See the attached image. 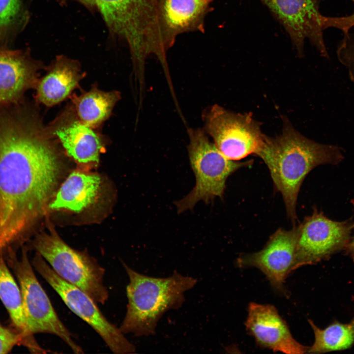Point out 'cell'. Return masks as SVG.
Segmentation results:
<instances>
[{
    "instance_id": "6da1fadb",
    "label": "cell",
    "mask_w": 354,
    "mask_h": 354,
    "mask_svg": "<svg viewBox=\"0 0 354 354\" xmlns=\"http://www.w3.org/2000/svg\"><path fill=\"white\" fill-rule=\"evenodd\" d=\"M35 106L0 105V256L17 253L44 214L62 166Z\"/></svg>"
},
{
    "instance_id": "7a4b0ae2",
    "label": "cell",
    "mask_w": 354,
    "mask_h": 354,
    "mask_svg": "<svg viewBox=\"0 0 354 354\" xmlns=\"http://www.w3.org/2000/svg\"><path fill=\"white\" fill-rule=\"evenodd\" d=\"M256 155L265 163L275 189L282 194L288 217L296 220L297 198L306 175L321 165H337L344 159L338 147L320 144L304 137L286 118L279 135L266 136Z\"/></svg>"
},
{
    "instance_id": "3957f363",
    "label": "cell",
    "mask_w": 354,
    "mask_h": 354,
    "mask_svg": "<svg viewBox=\"0 0 354 354\" xmlns=\"http://www.w3.org/2000/svg\"><path fill=\"white\" fill-rule=\"evenodd\" d=\"M109 31L127 44L135 76L143 84L148 56H156L166 77L170 76L166 59L169 49L159 19V0H95Z\"/></svg>"
},
{
    "instance_id": "277c9868",
    "label": "cell",
    "mask_w": 354,
    "mask_h": 354,
    "mask_svg": "<svg viewBox=\"0 0 354 354\" xmlns=\"http://www.w3.org/2000/svg\"><path fill=\"white\" fill-rule=\"evenodd\" d=\"M122 265L128 278L126 312L119 328L123 334L135 336L154 335L159 320L167 311L180 308L185 293L192 289L197 280L174 271L166 278L148 276Z\"/></svg>"
},
{
    "instance_id": "5b68a950",
    "label": "cell",
    "mask_w": 354,
    "mask_h": 354,
    "mask_svg": "<svg viewBox=\"0 0 354 354\" xmlns=\"http://www.w3.org/2000/svg\"><path fill=\"white\" fill-rule=\"evenodd\" d=\"M187 133L188 156L196 184L187 196L175 202L178 213L192 209L200 201L208 204L216 197L222 198L228 177L253 162H236L227 158L209 141L203 129L188 128Z\"/></svg>"
},
{
    "instance_id": "8992f818",
    "label": "cell",
    "mask_w": 354,
    "mask_h": 354,
    "mask_svg": "<svg viewBox=\"0 0 354 354\" xmlns=\"http://www.w3.org/2000/svg\"><path fill=\"white\" fill-rule=\"evenodd\" d=\"M30 248L60 277L83 290L96 303L104 304L107 300L105 269L87 253L72 248L55 232L38 235L31 242Z\"/></svg>"
},
{
    "instance_id": "52a82bcc",
    "label": "cell",
    "mask_w": 354,
    "mask_h": 354,
    "mask_svg": "<svg viewBox=\"0 0 354 354\" xmlns=\"http://www.w3.org/2000/svg\"><path fill=\"white\" fill-rule=\"evenodd\" d=\"M283 26L299 56L303 54L308 39L321 55L328 56L324 32L328 28L345 32L354 26V16L328 17L322 15L317 0H261Z\"/></svg>"
},
{
    "instance_id": "ba28073f",
    "label": "cell",
    "mask_w": 354,
    "mask_h": 354,
    "mask_svg": "<svg viewBox=\"0 0 354 354\" xmlns=\"http://www.w3.org/2000/svg\"><path fill=\"white\" fill-rule=\"evenodd\" d=\"M28 250L27 246H23L20 258L16 254L6 261L17 278L30 332L33 335L38 333L54 334L61 339L74 353H83V349L74 342L71 333L58 317L38 282L29 259Z\"/></svg>"
},
{
    "instance_id": "9c48e42d",
    "label": "cell",
    "mask_w": 354,
    "mask_h": 354,
    "mask_svg": "<svg viewBox=\"0 0 354 354\" xmlns=\"http://www.w3.org/2000/svg\"><path fill=\"white\" fill-rule=\"evenodd\" d=\"M202 118L204 131L231 160L238 161L249 155H256L264 143L266 135L251 113H235L214 104L203 111Z\"/></svg>"
},
{
    "instance_id": "30bf717a",
    "label": "cell",
    "mask_w": 354,
    "mask_h": 354,
    "mask_svg": "<svg viewBox=\"0 0 354 354\" xmlns=\"http://www.w3.org/2000/svg\"><path fill=\"white\" fill-rule=\"evenodd\" d=\"M32 266L61 297L66 306L100 335L114 354L135 353L136 348L119 328L110 322L87 293L60 277L36 252Z\"/></svg>"
},
{
    "instance_id": "8fae6325",
    "label": "cell",
    "mask_w": 354,
    "mask_h": 354,
    "mask_svg": "<svg viewBox=\"0 0 354 354\" xmlns=\"http://www.w3.org/2000/svg\"><path fill=\"white\" fill-rule=\"evenodd\" d=\"M294 271L301 266L326 260L344 249L348 242L354 222L349 219L336 221L314 208L297 227Z\"/></svg>"
},
{
    "instance_id": "7c38bea8",
    "label": "cell",
    "mask_w": 354,
    "mask_h": 354,
    "mask_svg": "<svg viewBox=\"0 0 354 354\" xmlns=\"http://www.w3.org/2000/svg\"><path fill=\"white\" fill-rule=\"evenodd\" d=\"M297 234V228L295 226L288 231L278 229L262 250L240 255L237 259V265L240 267L258 268L273 287L285 292V281L294 271Z\"/></svg>"
},
{
    "instance_id": "4fadbf2b",
    "label": "cell",
    "mask_w": 354,
    "mask_h": 354,
    "mask_svg": "<svg viewBox=\"0 0 354 354\" xmlns=\"http://www.w3.org/2000/svg\"><path fill=\"white\" fill-rule=\"evenodd\" d=\"M48 126L66 154L74 161L84 165L98 163L104 148L103 137L78 118L72 104Z\"/></svg>"
},
{
    "instance_id": "5bb4252c",
    "label": "cell",
    "mask_w": 354,
    "mask_h": 354,
    "mask_svg": "<svg viewBox=\"0 0 354 354\" xmlns=\"http://www.w3.org/2000/svg\"><path fill=\"white\" fill-rule=\"evenodd\" d=\"M244 324L261 347L287 354L308 353L309 347L293 337L286 322L272 305L250 303Z\"/></svg>"
},
{
    "instance_id": "9a60e30c",
    "label": "cell",
    "mask_w": 354,
    "mask_h": 354,
    "mask_svg": "<svg viewBox=\"0 0 354 354\" xmlns=\"http://www.w3.org/2000/svg\"><path fill=\"white\" fill-rule=\"evenodd\" d=\"M40 63L20 51L0 49V105L24 100V94L35 89Z\"/></svg>"
},
{
    "instance_id": "2e32d148",
    "label": "cell",
    "mask_w": 354,
    "mask_h": 354,
    "mask_svg": "<svg viewBox=\"0 0 354 354\" xmlns=\"http://www.w3.org/2000/svg\"><path fill=\"white\" fill-rule=\"evenodd\" d=\"M213 0H159L162 34L169 49L180 33L204 31V19Z\"/></svg>"
},
{
    "instance_id": "e0dca14e",
    "label": "cell",
    "mask_w": 354,
    "mask_h": 354,
    "mask_svg": "<svg viewBox=\"0 0 354 354\" xmlns=\"http://www.w3.org/2000/svg\"><path fill=\"white\" fill-rule=\"evenodd\" d=\"M84 76L77 61L63 56L58 57L46 74L39 78L35 88L36 102L46 107L60 103L79 87Z\"/></svg>"
},
{
    "instance_id": "ac0fdd59",
    "label": "cell",
    "mask_w": 354,
    "mask_h": 354,
    "mask_svg": "<svg viewBox=\"0 0 354 354\" xmlns=\"http://www.w3.org/2000/svg\"><path fill=\"white\" fill-rule=\"evenodd\" d=\"M100 184L101 179L98 175L74 171L62 184L48 207L80 212L93 203Z\"/></svg>"
},
{
    "instance_id": "d6986e66",
    "label": "cell",
    "mask_w": 354,
    "mask_h": 354,
    "mask_svg": "<svg viewBox=\"0 0 354 354\" xmlns=\"http://www.w3.org/2000/svg\"><path fill=\"white\" fill-rule=\"evenodd\" d=\"M0 299L9 316L12 327L20 335L23 346L31 353L43 354L40 347L29 331L26 322L19 284L12 275L3 257L0 256Z\"/></svg>"
},
{
    "instance_id": "ffe728a7",
    "label": "cell",
    "mask_w": 354,
    "mask_h": 354,
    "mask_svg": "<svg viewBox=\"0 0 354 354\" xmlns=\"http://www.w3.org/2000/svg\"><path fill=\"white\" fill-rule=\"evenodd\" d=\"M120 98L118 91H105L93 85L79 96L72 95L71 101L78 118L95 129L109 118Z\"/></svg>"
},
{
    "instance_id": "44dd1931",
    "label": "cell",
    "mask_w": 354,
    "mask_h": 354,
    "mask_svg": "<svg viewBox=\"0 0 354 354\" xmlns=\"http://www.w3.org/2000/svg\"><path fill=\"white\" fill-rule=\"evenodd\" d=\"M308 323L314 334V341L308 353L321 354L345 350L354 344V318L347 324L335 322L326 327H318L310 319Z\"/></svg>"
},
{
    "instance_id": "7402d4cb",
    "label": "cell",
    "mask_w": 354,
    "mask_h": 354,
    "mask_svg": "<svg viewBox=\"0 0 354 354\" xmlns=\"http://www.w3.org/2000/svg\"><path fill=\"white\" fill-rule=\"evenodd\" d=\"M343 33L337 47V56L347 70L350 80L354 83V27Z\"/></svg>"
},
{
    "instance_id": "603a6c76",
    "label": "cell",
    "mask_w": 354,
    "mask_h": 354,
    "mask_svg": "<svg viewBox=\"0 0 354 354\" xmlns=\"http://www.w3.org/2000/svg\"><path fill=\"white\" fill-rule=\"evenodd\" d=\"M21 0H0V36L11 29L21 12Z\"/></svg>"
},
{
    "instance_id": "cb8c5ba5",
    "label": "cell",
    "mask_w": 354,
    "mask_h": 354,
    "mask_svg": "<svg viewBox=\"0 0 354 354\" xmlns=\"http://www.w3.org/2000/svg\"><path fill=\"white\" fill-rule=\"evenodd\" d=\"M16 345H23L22 337L12 327L0 324V354L9 353Z\"/></svg>"
},
{
    "instance_id": "d4e9b609",
    "label": "cell",
    "mask_w": 354,
    "mask_h": 354,
    "mask_svg": "<svg viewBox=\"0 0 354 354\" xmlns=\"http://www.w3.org/2000/svg\"><path fill=\"white\" fill-rule=\"evenodd\" d=\"M344 250L354 262V236L350 237Z\"/></svg>"
},
{
    "instance_id": "484cf974",
    "label": "cell",
    "mask_w": 354,
    "mask_h": 354,
    "mask_svg": "<svg viewBox=\"0 0 354 354\" xmlns=\"http://www.w3.org/2000/svg\"><path fill=\"white\" fill-rule=\"evenodd\" d=\"M88 8L96 7L95 0H75Z\"/></svg>"
},
{
    "instance_id": "4316f807",
    "label": "cell",
    "mask_w": 354,
    "mask_h": 354,
    "mask_svg": "<svg viewBox=\"0 0 354 354\" xmlns=\"http://www.w3.org/2000/svg\"><path fill=\"white\" fill-rule=\"evenodd\" d=\"M351 203L354 207V198L351 200Z\"/></svg>"
},
{
    "instance_id": "83f0119b",
    "label": "cell",
    "mask_w": 354,
    "mask_h": 354,
    "mask_svg": "<svg viewBox=\"0 0 354 354\" xmlns=\"http://www.w3.org/2000/svg\"><path fill=\"white\" fill-rule=\"evenodd\" d=\"M354 2V0H352Z\"/></svg>"
}]
</instances>
